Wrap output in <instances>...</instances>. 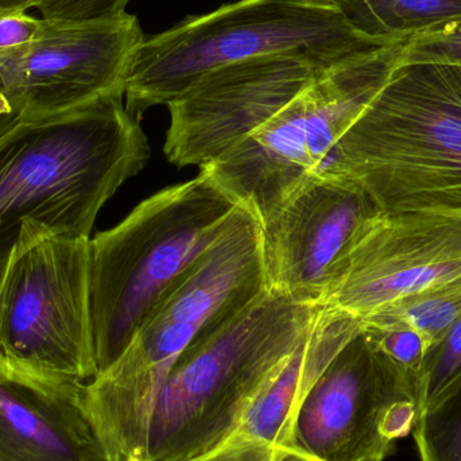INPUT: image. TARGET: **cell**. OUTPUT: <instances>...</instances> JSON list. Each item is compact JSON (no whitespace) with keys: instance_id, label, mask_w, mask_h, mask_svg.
<instances>
[{"instance_id":"1","label":"cell","mask_w":461,"mask_h":461,"mask_svg":"<svg viewBox=\"0 0 461 461\" xmlns=\"http://www.w3.org/2000/svg\"><path fill=\"white\" fill-rule=\"evenodd\" d=\"M266 290L259 219L239 205L229 226L154 306L123 354L86 384V406L111 461L148 460L159 393L184 351Z\"/></svg>"},{"instance_id":"2","label":"cell","mask_w":461,"mask_h":461,"mask_svg":"<svg viewBox=\"0 0 461 461\" xmlns=\"http://www.w3.org/2000/svg\"><path fill=\"white\" fill-rule=\"evenodd\" d=\"M149 158L122 95L59 115L0 118V274L26 221L91 238L103 205Z\"/></svg>"},{"instance_id":"3","label":"cell","mask_w":461,"mask_h":461,"mask_svg":"<svg viewBox=\"0 0 461 461\" xmlns=\"http://www.w3.org/2000/svg\"><path fill=\"white\" fill-rule=\"evenodd\" d=\"M324 170L352 178L381 212L461 218V67L397 65Z\"/></svg>"},{"instance_id":"4","label":"cell","mask_w":461,"mask_h":461,"mask_svg":"<svg viewBox=\"0 0 461 461\" xmlns=\"http://www.w3.org/2000/svg\"><path fill=\"white\" fill-rule=\"evenodd\" d=\"M320 311V305L266 289L243 311L197 338L159 393L146 461H192L221 446L306 340Z\"/></svg>"},{"instance_id":"5","label":"cell","mask_w":461,"mask_h":461,"mask_svg":"<svg viewBox=\"0 0 461 461\" xmlns=\"http://www.w3.org/2000/svg\"><path fill=\"white\" fill-rule=\"evenodd\" d=\"M406 42L360 32L338 0H239L145 38L127 70L126 110L140 121L207 73L254 57L294 54L327 72Z\"/></svg>"},{"instance_id":"6","label":"cell","mask_w":461,"mask_h":461,"mask_svg":"<svg viewBox=\"0 0 461 461\" xmlns=\"http://www.w3.org/2000/svg\"><path fill=\"white\" fill-rule=\"evenodd\" d=\"M239 203L200 172L162 189L89 239V314L97 374L229 226ZM96 374V375H97Z\"/></svg>"},{"instance_id":"7","label":"cell","mask_w":461,"mask_h":461,"mask_svg":"<svg viewBox=\"0 0 461 461\" xmlns=\"http://www.w3.org/2000/svg\"><path fill=\"white\" fill-rule=\"evenodd\" d=\"M403 45L320 73L265 126L200 172L265 221L325 169L336 143L397 67Z\"/></svg>"},{"instance_id":"8","label":"cell","mask_w":461,"mask_h":461,"mask_svg":"<svg viewBox=\"0 0 461 461\" xmlns=\"http://www.w3.org/2000/svg\"><path fill=\"white\" fill-rule=\"evenodd\" d=\"M89 239L23 224L0 274V366L83 384L96 376Z\"/></svg>"},{"instance_id":"9","label":"cell","mask_w":461,"mask_h":461,"mask_svg":"<svg viewBox=\"0 0 461 461\" xmlns=\"http://www.w3.org/2000/svg\"><path fill=\"white\" fill-rule=\"evenodd\" d=\"M416 417V376L360 324L306 393L292 448L321 461H384Z\"/></svg>"},{"instance_id":"10","label":"cell","mask_w":461,"mask_h":461,"mask_svg":"<svg viewBox=\"0 0 461 461\" xmlns=\"http://www.w3.org/2000/svg\"><path fill=\"white\" fill-rule=\"evenodd\" d=\"M143 40L129 13L86 22L42 19L29 43L0 59V92L11 116L43 118L124 96L127 70Z\"/></svg>"},{"instance_id":"11","label":"cell","mask_w":461,"mask_h":461,"mask_svg":"<svg viewBox=\"0 0 461 461\" xmlns=\"http://www.w3.org/2000/svg\"><path fill=\"white\" fill-rule=\"evenodd\" d=\"M461 276V218L378 212L330 271L320 306L363 321L401 298Z\"/></svg>"},{"instance_id":"12","label":"cell","mask_w":461,"mask_h":461,"mask_svg":"<svg viewBox=\"0 0 461 461\" xmlns=\"http://www.w3.org/2000/svg\"><path fill=\"white\" fill-rule=\"evenodd\" d=\"M294 54H268L224 65L167 103L165 154L177 167L221 158L281 113L320 75Z\"/></svg>"},{"instance_id":"13","label":"cell","mask_w":461,"mask_h":461,"mask_svg":"<svg viewBox=\"0 0 461 461\" xmlns=\"http://www.w3.org/2000/svg\"><path fill=\"white\" fill-rule=\"evenodd\" d=\"M378 212L352 178L332 170L309 176L259 221L266 289L320 305L333 266Z\"/></svg>"},{"instance_id":"14","label":"cell","mask_w":461,"mask_h":461,"mask_svg":"<svg viewBox=\"0 0 461 461\" xmlns=\"http://www.w3.org/2000/svg\"><path fill=\"white\" fill-rule=\"evenodd\" d=\"M86 384L0 366V461H111Z\"/></svg>"},{"instance_id":"15","label":"cell","mask_w":461,"mask_h":461,"mask_svg":"<svg viewBox=\"0 0 461 461\" xmlns=\"http://www.w3.org/2000/svg\"><path fill=\"white\" fill-rule=\"evenodd\" d=\"M360 321L321 306L313 330L270 379L235 430L210 454L192 461H278L293 447L298 409L312 384Z\"/></svg>"},{"instance_id":"16","label":"cell","mask_w":461,"mask_h":461,"mask_svg":"<svg viewBox=\"0 0 461 461\" xmlns=\"http://www.w3.org/2000/svg\"><path fill=\"white\" fill-rule=\"evenodd\" d=\"M365 34L409 41L461 19V0H338Z\"/></svg>"},{"instance_id":"17","label":"cell","mask_w":461,"mask_h":461,"mask_svg":"<svg viewBox=\"0 0 461 461\" xmlns=\"http://www.w3.org/2000/svg\"><path fill=\"white\" fill-rule=\"evenodd\" d=\"M461 316V276L436 285L381 309L362 324H402L416 330L428 349L441 340Z\"/></svg>"},{"instance_id":"18","label":"cell","mask_w":461,"mask_h":461,"mask_svg":"<svg viewBox=\"0 0 461 461\" xmlns=\"http://www.w3.org/2000/svg\"><path fill=\"white\" fill-rule=\"evenodd\" d=\"M414 441L421 461H461V382L417 411Z\"/></svg>"},{"instance_id":"19","label":"cell","mask_w":461,"mask_h":461,"mask_svg":"<svg viewBox=\"0 0 461 461\" xmlns=\"http://www.w3.org/2000/svg\"><path fill=\"white\" fill-rule=\"evenodd\" d=\"M461 382V316L430 347L416 375L417 411Z\"/></svg>"},{"instance_id":"20","label":"cell","mask_w":461,"mask_h":461,"mask_svg":"<svg viewBox=\"0 0 461 461\" xmlns=\"http://www.w3.org/2000/svg\"><path fill=\"white\" fill-rule=\"evenodd\" d=\"M438 62L461 67V19L411 38L401 49L397 65Z\"/></svg>"},{"instance_id":"21","label":"cell","mask_w":461,"mask_h":461,"mask_svg":"<svg viewBox=\"0 0 461 461\" xmlns=\"http://www.w3.org/2000/svg\"><path fill=\"white\" fill-rule=\"evenodd\" d=\"M362 328L384 354L414 376L417 375L427 355L428 346L416 330L402 324H362Z\"/></svg>"},{"instance_id":"22","label":"cell","mask_w":461,"mask_h":461,"mask_svg":"<svg viewBox=\"0 0 461 461\" xmlns=\"http://www.w3.org/2000/svg\"><path fill=\"white\" fill-rule=\"evenodd\" d=\"M130 0H40L41 18L57 22H86L126 13Z\"/></svg>"},{"instance_id":"23","label":"cell","mask_w":461,"mask_h":461,"mask_svg":"<svg viewBox=\"0 0 461 461\" xmlns=\"http://www.w3.org/2000/svg\"><path fill=\"white\" fill-rule=\"evenodd\" d=\"M42 18L24 11L0 8V59L29 43L40 32Z\"/></svg>"},{"instance_id":"24","label":"cell","mask_w":461,"mask_h":461,"mask_svg":"<svg viewBox=\"0 0 461 461\" xmlns=\"http://www.w3.org/2000/svg\"><path fill=\"white\" fill-rule=\"evenodd\" d=\"M38 2L40 0H0V8L27 13L30 8H35Z\"/></svg>"},{"instance_id":"25","label":"cell","mask_w":461,"mask_h":461,"mask_svg":"<svg viewBox=\"0 0 461 461\" xmlns=\"http://www.w3.org/2000/svg\"><path fill=\"white\" fill-rule=\"evenodd\" d=\"M278 461H321L314 459V457L308 456V455L301 454V452L295 451L293 448H285L284 451L279 455ZM379 461V460H370Z\"/></svg>"}]
</instances>
